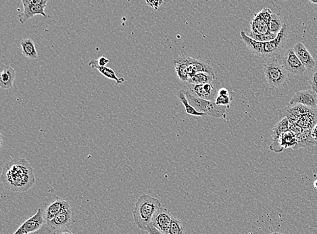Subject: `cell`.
Instances as JSON below:
<instances>
[{"label":"cell","instance_id":"6da1fadb","mask_svg":"<svg viewBox=\"0 0 317 234\" xmlns=\"http://www.w3.org/2000/svg\"><path fill=\"white\" fill-rule=\"evenodd\" d=\"M1 181L8 191L17 192L29 191L35 184L33 167L26 159H12L4 167Z\"/></svg>","mask_w":317,"mask_h":234},{"label":"cell","instance_id":"7a4b0ae2","mask_svg":"<svg viewBox=\"0 0 317 234\" xmlns=\"http://www.w3.org/2000/svg\"><path fill=\"white\" fill-rule=\"evenodd\" d=\"M162 206L159 200L149 194H143L139 196L133 210V219L137 227L145 231L148 225L151 224L154 215Z\"/></svg>","mask_w":317,"mask_h":234},{"label":"cell","instance_id":"3957f363","mask_svg":"<svg viewBox=\"0 0 317 234\" xmlns=\"http://www.w3.org/2000/svg\"><path fill=\"white\" fill-rule=\"evenodd\" d=\"M263 72L266 83L273 89L284 87L288 82L289 73L281 63L280 57L266 60L263 66Z\"/></svg>","mask_w":317,"mask_h":234},{"label":"cell","instance_id":"277c9868","mask_svg":"<svg viewBox=\"0 0 317 234\" xmlns=\"http://www.w3.org/2000/svg\"><path fill=\"white\" fill-rule=\"evenodd\" d=\"M185 95L189 103L198 111V112L206 114V116L214 117V118H227L226 107L216 105L215 102L207 101V100L199 99L191 95L189 91H185Z\"/></svg>","mask_w":317,"mask_h":234},{"label":"cell","instance_id":"5b68a950","mask_svg":"<svg viewBox=\"0 0 317 234\" xmlns=\"http://www.w3.org/2000/svg\"><path fill=\"white\" fill-rule=\"evenodd\" d=\"M288 36V27L283 22L282 29L277 34L276 38L270 42L264 43V56L262 58L266 61L271 58L280 57V54L286 45Z\"/></svg>","mask_w":317,"mask_h":234},{"label":"cell","instance_id":"8992f818","mask_svg":"<svg viewBox=\"0 0 317 234\" xmlns=\"http://www.w3.org/2000/svg\"><path fill=\"white\" fill-rule=\"evenodd\" d=\"M221 87L222 86L220 81L216 79L213 82L207 84L200 85L188 84L187 91L199 99L215 102L216 97H218V91L222 88Z\"/></svg>","mask_w":317,"mask_h":234},{"label":"cell","instance_id":"52a82bcc","mask_svg":"<svg viewBox=\"0 0 317 234\" xmlns=\"http://www.w3.org/2000/svg\"><path fill=\"white\" fill-rule=\"evenodd\" d=\"M281 63L287 72L292 74L302 75L306 72V69L298 59L293 48L288 49L283 54Z\"/></svg>","mask_w":317,"mask_h":234},{"label":"cell","instance_id":"ba28073f","mask_svg":"<svg viewBox=\"0 0 317 234\" xmlns=\"http://www.w3.org/2000/svg\"><path fill=\"white\" fill-rule=\"evenodd\" d=\"M45 222L42 209H39L34 215L27 219L13 234H29L40 229Z\"/></svg>","mask_w":317,"mask_h":234},{"label":"cell","instance_id":"9c48e42d","mask_svg":"<svg viewBox=\"0 0 317 234\" xmlns=\"http://www.w3.org/2000/svg\"><path fill=\"white\" fill-rule=\"evenodd\" d=\"M173 215L167 209L162 206L154 215L151 224L160 232L168 234Z\"/></svg>","mask_w":317,"mask_h":234},{"label":"cell","instance_id":"30bf717a","mask_svg":"<svg viewBox=\"0 0 317 234\" xmlns=\"http://www.w3.org/2000/svg\"><path fill=\"white\" fill-rule=\"evenodd\" d=\"M291 106H303L312 110L317 109V94L312 90L298 91L291 98Z\"/></svg>","mask_w":317,"mask_h":234},{"label":"cell","instance_id":"8fae6325","mask_svg":"<svg viewBox=\"0 0 317 234\" xmlns=\"http://www.w3.org/2000/svg\"><path fill=\"white\" fill-rule=\"evenodd\" d=\"M289 122L286 118H283L282 120L279 121L278 123L275 124L273 127L272 131H271V137L273 139V143L271 144L269 149L271 151L275 152H282L283 149L281 148L280 144H279V140L281 136L285 132L289 131Z\"/></svg>","mask_w":317,"mask_h":234},{"label":"cell","instance_id":"7c38bea8","mask_svg":"<svg viewBox=\"0 0 317 234\" xmlns=\"http://www.w3.org/2000/svg\"><path fill=\"white\" fill-rule=\"evenodd\" d=\"M69 209H71V206H70L69 202L66 201L65 200L58 198L54 200L43 211V217H44L45 222L49 223L60 213L69 210Z\"/></svg>","mask_w":317,"mask_h":234},{"label":"cell","instance_id":"4fadbf2b","mask_svg":"<svg viewBox=\"0 0 317 234\" xmlns=\"http://www.w3.org/2000/svg\"><path fill=\"white\" fill-rule=\"evenodd\" d=\"M177 59L186 64L189 68L192 69L196 73L204 72L215 76L213 68L207 62L187 56H179Z\"/></svg>","mask_w":317,"mask_h":234},{"label":"cell","instance_id":"5bb4252c","mask_svg":"<svg viewBox=\"0 0 317 234\" xmlns=\"http://www.w3.org/2000/svg\"><path fill=\"white\" fill-rule=\"evenodd\" d=\"M23 4L24 11L18 15V18L21 24H24L30 18L34 17L35 15H41L44 18H50L45 12L46 5H31L22 2Z\"/></svg>","mask_w":317,"mask_h":234},{"label":"cell","instance_id":"9a60e30c","mask_svg":"<svg viewBox=\"0 0 317 234\" xmlns=\"http://www.w3.org/2000/svg\"><path fill=\"white\" fill-rule=\"evenodd\" d=\"M293 49L300 61L304 65L306 69L312 70L316 66L315 60L311 54L306 49L305 45L302 42H298L294 46Z\"/></svg>","mask_w":317,"mask_h":234},{"label":"cell","instance_id":"2e32d148","mask_svg":"<svg viewBox=\"0 0 317 234\" xmlns=\"http://www.w3.org/2000/svg\"><path fill=\"white\" fill-rule=\"evenodd\" d=\"M72 217H74V213H72V209H69V210L60 213L47 223L55 230H61L62 229L67 228V227L71 224Z\"/></svg>","mask_w":317,"mask_h":234},{"label":"cell","instance_id":"e0dca14e","mask_svg":"<svg viewBox=\"0 0 317 234\" xmlns=\"http://www.w3.org/2000/svg\"><path fill=\"white\" fill-rule=\"evenodd\" d=\"M240 36L243 43L247 46L249 51L254 56L259 58H263L264 51V43L258 42L250 38L249 35L246 34L243 31H241Z\"/></svg>","mask_w":317,"mask_h":234},{"label":"cell","instance_id":"ac0fdd59","mask_svg":"<svg viewBox=\"0 0 317 234\" xmlns=\"http://www.w3.org/2000/svg\"><path fill=\"white\" fill-rule=\"evenodd\" d=\"M89 66L91 67V68L96 69L106 78L110 79V80L115 81L117 85L122 84L125 81L124 78H118L116 76L115 72L112 69L106 66H100L97 63V60H91L89 62Z\"/></svg>","mask_w":317,"mask_h":234},{"label":"cell","instance_id":"d6986e66","mask_svg":"<svg viewBox=\"0 0 317 234\" xmlns=\"http://www.w3.org/2000/svg\"><path fill=\"white\" fill-rule=\"evenodd\" d=\"M16 79V72L12 67H7L0 74V88L2 89H10L13 87Z\"/></svg>","mask_w":317,"mask_h":234},{"label":"cell","instance_id":"ffe728a7","mask_svg":"<svg viewBox=\"0 0 317 234\" xmlns=\"http://www.w3.org/2000/svg\"><path fill=\"white\" fill-rule=\"evenodd\" d=\"M250 33L256 35L269 33L268 23L262 19L258 13L254 14V17L250 22Z\"/></svg>","mask_w":317,"mask_h":234},{"label":"cell","instance_id":"44dd1931","mask_svg":"<svg viewBox=\"0 0 317 234\" xmlns=\"http://www.w3.org/2000/svg\"><path fill=\"white\" fill-rule=\"evenodd\" d=\"M311 131L312 129H306L303 133L296 135L297 145L294 148V150L300 149L301 148L310 147L317 145V142L312 137Z\"/></svg>","mask_w":317,"mask_h":234},{"label":"cell","instance_id":"7402d4cb","mask_svg":"<svg viewBox=\"0 0 317 234\" xmlns=\"http://www.w3.org/2000/svg\"><path fill=\"white\" fill-rule=\"evenodd\" d=\"M20 46L22 47V53L25 57L31 60H35L38 57L34 41L32 39L30 38L22 39L20 41Z\"/></svg>","mask_w":317,"mask_h":234},{"label":"cell","instance_id":"603a6c76","mask_svg":"<svg viewBox=\"0 0 317 234\" xmlns=\"http://www.w3.org/2000/svg\"><path fill=\"white\" fill-rule=\"evenodd\" d=\"M177 97L178 98L179 101L183 103V105L184 106L185 111H186L187 114L193 116L204 117L206 116V114L198 112V111L189 103L188 100H187L186 95H185V91L184 90H180V91H178V93H177Z\"/></svg>","mask_w":317,"mask_h":234},{"label":"cell","instance_id":"cb8c5ba5","mask_svg":"<svg viewBox=\"0 0 317 234\" xmlns=\"http://www.w3.org/2000/svg\"><path fill=\"white\" fill-rule=\"evenodd\" d=\"M279 144L283 150L287 149H293L297 145L296 136L290 131H287L283 133L279 140Z\"/></svg>","mask_w":317,"mask_h":234},{"label":"cell","instance_id":"d4e9b609","mask_svg":"<svg viewBox=\"0 0 317 234\" xmlns=\"http://www.w3.org/2000/svg\"><path fill=\"white\" fill-rule=\"evenodd\" d=\"M216 76L204 72H198L188 81V84L200 85L213 82Z\"/></svg>","mask_w":317,"mask_h":234},{"label":"cell","instance_id":"484cf974","mask_svg":"<svg viewBox=\"0 0 317 234\" xmlns=\"http://www.w3.org/2000/svg\"><path fill=\"white\" fill-rule=\"evenodd\" d=\"M173 64H174L175 71L179 79H180L182 82H188L189 75H188V67L187 65L181 62L176 58L173 61Z\"/></svg>","mask_w":317,"mask_h":234},{"label":"cell","instance_id":"4316f807","mask_svg":"<svg viewBox=\"0 0 317 234\" xmlns=\"http://www.w3.org/2000/svg\"><path fill=\"white\" fill-rule=\"evenodd\" d=\"M283 20L281 19L278 14L273 13L270 22H269V32L278 34L282 29Z\"/></svg>","mask_w":317,"mask_h":234},{"label":"cell","instance_id":"83f0119b","mask_svg":"<svg viewBox=\"0 0 317 234\" xmlns=\"http://www.w3.org/2000/svg\"><path fill=\"white\" fill-rule=\"evenodd\" d=\"M168 234H185L182 223L177 217L173 216Z\"/></svg>","mask_w":317,"mask_h":234},{"label":"cell","instance_id":"f1b7e54d","mask_svg":"<svg viewBox=\"0 0 317 234\" xmlns=\"http://www.w3.org/2000/svg\"><path fill=\"white\" fill-rule=\"evenodd\" d=\"M277 36V34H274V33L270 32L266 33V34L261 35H256L250 33L249 35L250 38L254 39V40L256 41H258V42L263 43L270 42V41L274 40Z\"/></svg>","mask_w":317,"mask_h":234},{"label":"cell","instance_id":"f546056e","mask_svg":"<svg viewBox=\"0 0 317 234\" xmlns=\"http://www.w3.org/2000/svg\"><path fill=\"white\" fill-rule=\"evenodd\" d=\"M233 97L230 95H218L215 100L216 105L220 106H225L227 108H229Z\"/></svg>","mask_w":317,"mask_h":234},{"label":"cell","instance_id":"4dcf8cb0","mask_svg":"<svg viewBox=\"0 0 317 234\" xmlns=\"http://www.w3.org/2000/svg\"><path fill=\"white\" fill-rule=\"evenodd\" d=\"M57 231L50 226L48 223H45L38 230L29 234H56Z\"/></svg>","mask_w":317,"mask_h":234},{"label":"cell","instance_id":"1f68e13d","mask_svg":"<svg viewBox=\"0 0 317 234\" xmlns=\"http://www.w3.org/2000/svg\"><path fill=\"white\" fill-rule=\"evenodd\" d=\"M310 84L311 85L312 90L317 93V66L312 69L310 76Z\"/></svg>","mask_w":317,"mask_h":234},{"label":"cell","instance_id":"d6a6232c","mask_svg":"<svg viewBox=\"0 0 317 234\" xmlns=\"http://www.w3.org/2000/svg\"><path fill=\"white\" fill-rule=\"evenodd\" d=\"M258 14H259L260 17H261L262 19L265 20L269 24L273 13L269 8H265L262 9L261 11L258 12Z\"/></svg>","mask_w":317,"mask_h":234},{"label":"cell","instance_id":"836d02e7","mask_svg":"<svg viewBox=\"0 0 317 234\" xmlns=\"http://www.w3.org/2000/svg\"><path fill=\"white\" fill-rule=\"evenodd\" d=\"M289 129L296 136L300 135V134L303 133L304 131V128H302L299 125L291 124V123H289Z\"/></svg>","mask_w":317,"mask_h":234},{"label":"cell","instance_id":"e575fe53","mask_svg":"<svg viewBox=\"0 0 317 234\" xmlns=\"http://www.w3.org/2000/svg\"><path fill=\"white\" fill-rule=\"evenodd\" d=\"M24 3L31 4V5H46L47 0H22Z\"/></svg>","mask_w":317,"mask_h":234},{"label":"cell","instance_id":"d590c367","mask_svg":"<svg viewBox=\"0 0 317 234\" xmlns=\"http://www.w3.org/2000/svg\"><path fill=\"white\" fill-rule=\"evenodd\" d=\"M163 3V1H159V0H158V1H148V0L147 1L148 5L155 10H157L160 6Z\"/></svg>","mask_w":317,"mask_h":234},{"label":"cell","instance_id":"8d00e7d4","mask_svg":"<svg viewBox=\"0 0 317 234\" xmlns=\"http://www.w3.org/2000/svg\"><path fill=\"white\" fill-rule=\"evenodd\" d=\"M145 231L150 234H165L160 232V231H158V229L155 228L152 224L148 225L147 229H145Z\"/></svg>","mask_w":317,"mask_h":234},{"label":"cell","instance_id":"74e56055","mask_svg":"<svg viewBox=\"0 0 317 234\" xmlns=\"http://www.w3.org/2000/svg\"><path fill=\"white\" fill-rule=\"evenodd\" d=\"M110 60L106 56H102L99 59L97 60V63L100 66H106V64L109 63Z\"/></svg>","mask_w":317,"mask_h":234},{"label":"cell","instance_id":"f35d334b","mask_svg":"<svg viewBox=\"0 0 317 234\" xmlns=\"http://www.w3.org/2000/svg\"><path fill=\"white\" fill-rule=\"evenodd\" d=\"M230 95V94H229L228 90L225 89V88H223V87L221 88V89L220 90V91H218V95Z\"/></svg>","mask_w":317,"mask_h":234},{"label":"cell","instance_id":"ab89813d","mask_svg":"<svg viewBox=\"0 0 317 234\" xmlns=\"http://www.w3.org/2000/svg\"><path fill=\"white\" fill-rule=\"evenodd\" d=\"M311 135L312 138L317 142V124L312 129Z\"/></svg>","mask_w":317,"mask_h":234},{"label":"cell","instance_id":"60d3db41","mask_svg":"<svg viewBox=\"0 0 317 234\" xmlns=\"http://www.w3.org/2000/svg\"><path fill=\"white\" fill-rule=\"evenodd\" d=\"M56 234H74L72 233L69 229L67 228H64L61 229V230L58 231Z\"/></svg>","mask_w":317,"mask_h":234},{"label":"cell","instance_id":"b9f144b4","mask_svg":"<svg viewBox=\"0 0 317 234\" xmlns=\"http://www.w3.org/2000/svg\"><path fill=\"white\" fill-rule=\"evenodd\" d=\"M313 186H314V189L317 190V179H316V181H314V183L313 184Z\"/></svg>","mask_w":317,"mask_h":234},{"label":"cell","instance_id":"7bdbcfd3","mask_svg":"<svg viewBox=\"0 0 317 234\" xmlns=\"http://www.w3.org/2000/svg\"><path fill=\"white\" fill-rule=\"evenodd\" d=\"M0 135H1V143L2 145V143H3L4 137H3V135H2V134Z\"/></svg>","mask_w":317,"mask_h":234},{"label":"cell","instance_id":"ee69618b","mask_svg":"<svg viewBox=\"0 0 317 234\" xmlns=\"http://www.w3.org/2000/svg\"><path fill=\"white\" fill-rule=\"evenodd\" d=\"M310 2H311L312 4H316L317 5V1H310Z\"/></svg>","mask_w":317,"mask_h":234},{"label":"cell","instance_id":"f6af8a7d","mask_svg":"<svg viewBox=\"0 0 317 234\" xmlns=\"http://www.w3.org/2000/svg\"><path fill=\"white\" fill-rule=\"evenodd\" d=\"M271 234H284V233H279V232H273V233H271Z\"/></svg>","mask_w":317,"mask_h":234},{"label":"cell","instance_id":"bcb514c9","mask_svg":"<svg viewBox=\"0 0 317 234\" xmlns=\"http://www.w3.org/2000/svg\"><path fill=\"white\" fill-rule=\"evenodd\" d=\"M316 110H317V109H316Z\"/></svg>","mask_w":317,"mask_h":234},{"label":"cell","instance_id":"7dc6e473","mask_svg":"<svg viewBox=\"0 0 317 234\" xmlns=\"http://www.w3.org/2000/svg\"><path fill=\"white\" fill-rule=\"evenodd\" d=\"M317 94V93H316Z\"/></svg>","mask_w":317,"mask_h":234}]
</instances>
